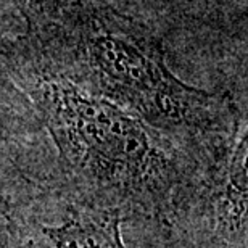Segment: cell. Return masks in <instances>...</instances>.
Wrapping results in <instances>:
<instances>
[{
    "mask_svg": "<svg viewBox=\"0 0 248 248\" xmlns=\"http://www.w3.org/2000/svg\"><path fill=\"white\" fill-rule=\"evenodd\" d=\"M248 126L187 193L163 235L171 248H248Z\"/></svg>",
    "mask_w": 248,
    "mask_h": 248,
    "instance_id": "cell-4",
    "label": "cell"
},
{
    "mask_svg": "<svg viewBox=\"0 0 248 248\" xmlns=\"http://www.w3.org/2000/svg\"><path fill=\"white\" fill-rule=\"evenodd\" d=\"M23 37L55 73L206 161L224 156L247 124L232 92L184 82L166 60L165 41L107 0H63L47 28Z\"/></svg>",
    "mask_w": 248,
    "mask_h": 248,
    "instance_id": "cell-2",
    "label": "cell"
},
{
    "mask_svg": "<svg viewBox=\"0 0 248 248\" xmlns=\"http://www.w3.org/2000/svg\"><path fill=\"white\" fill-rule=\"evenodd\" d=\"M2 63L57 148V179L74 195L161 235L208 168L156 129L44 64L23 34L5 37Z\"/></svg>",
    "mask_w": 248,
    "mask_h": 248,
    "instance_id": "cell-1",
    "label": "cell"
},
{
    "mask_svg": "<svg viewBox=\"0 0 248 248\" xmlns=\"http://www.w3.org/2000/svg\"><path fill=\"white\" fill-rule=\"evenodd\" d=\"M2 215L15 248H127L121 216L76 197L55 176L5 197Z\"/></svg>",
    "mask_w": 248,
    "mask_h": 248,
    "instance_id": "cell-3",
    "label": "cell"
},
{
    "mask_svg": "<svg viewBox=\"0 0 248 248\" xmlns=\"http://www.w3.org/2000/svg\"><path fill=\"white\" fill-rule=\"evenodd\" d=\"M63 0H10L26 24L24 32L36 34L47 28L60 12Z\"/></svg>",
    "mask_w": 248,
    "mask_h": 248,
    "instance_id": "cell-6",
    "label": "cell"
},
{
    "mask_svg": "<svg viewBox=\"0 0 248 248\" xmlns=\"http://www.w3.org/2000/svg\"><path fill=\"white\" fill-rule=\"evenodd\" d=\"M5 21H7V3H5L3 0H0V55H2V50H3L5 37L8 36L7 29H5Z\"/></svg>",
    "mask_w": 248,
    "mask_h": 248,
    "instance_id": "cell-7",
    "label": "cell"
},
{
    "mask_svg": "<svg viewBox=\"0 0 248 248\" xmlns=\"http://www.w3.org/2000/svg\"><path fill=\"white\" fill-rule=\"evenodd\" d=\"M42 129L31 100L7 73L0 55V142L31 139Z\"/></svg>",
    "mask_w": 248,
    "mask_h": 248,
    "instance_id": "cell-5",
    "label": "cell"
}]
</instances>
